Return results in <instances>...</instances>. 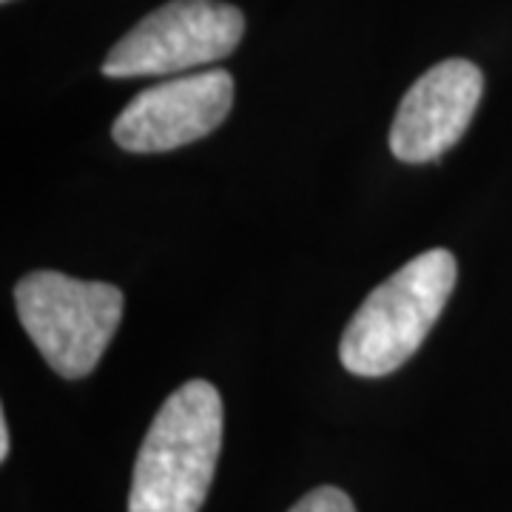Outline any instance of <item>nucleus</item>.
<instances>
[{"label":"nucleus","instance_id":"nucleus-1","mask_svg":"<svg viewBox=\"0 0 512 512\" xmlns=\"http://www.w3.org/2000/svg\"><path fill=\"white\" fill-rule=\"evenodd\" d=\"M222 450V396L205 379L177 387L134 461L128 512H200Z\"/></svg>","mask_w":512,"mask_h":512},{"label":"nucleus","instance_id":"nucleus-2","mask_svg":"<svg viewBox=\"0 0 512 512\" xmlns=\"http://www.w3.org/2000/svg\"><path fill=\"white\" fill-rule=\"evenodd\" d=\"M456 256L447 248L410 259L353 313L339 342V359L353 376H387L421 348L456 288Z\"/></svg>","mask_w":512,"mask_h":512},{"label":"nucleus","instance_id":"nucleus-3","mask_svg":"<svg viewBox=\"0 0 512 512\" xmlns=\"http://www.w3.org/2000/svg\"><path fill=\"white\" fill-rule=\"evenodd\" d=\"M123 291L60 271H35L15 285L23 330L63 379L89 376L123 319Z\"/></svg>","mask_w":512,"mask_h":512},{"label":"nucleus","instance_id":"nucleus-4","mask_svg":"<svg viewBox=\"0 0 512 512\" xmlns=\"http://www.w3.org/2000/svg\"><path fill=\"white\" fill-rule=\"evenodd\" d=\"M245 18L237 6L220 0H171L140 20L114 43L103 60V74L160 77L217 63L242 40Z\"/></svg>","mask_w":512,"mask_h":512},{"label":"nucleus","instance_id":"nucleus-5","mask_svg":"<svg viewBox=\"0 0 512 512\" xmlns=\"http://www.w3.org/2000/svg\"><path fill=\"white\" fill-rule=\"evenodd\" d=\"M234 106V77L225 69L185 74L140 92L111 126L131 154H163L208 137Z\"/></svg>","mask_w":512,"mask_h":512},{"label":"nucleus","instance_id":"nucleus-6","mask_svg":"<svg viewBox=\"0 0 512 512\" xmlns=\"http://www.w3.org/2000/svg\"><path fill=\"white\" fill-rule=\"evenodd\" d=\"M484 92L476 63L450 57L407 89L390 128V151L402 163H430L470 128Z\"/></svg>","mask_w":512,"mask_h":512},{"label":"nucleus","instance_id":"nucleus-7","mask_svg":"<svg viewBox=\"0 0 512 512\" xmlns=\"http://www.w3.org/2000/svg\"><path fill=\"white\" fill-rule=\"evenodd\" d=\"M288 512H356L350 495L339 487H316L302 495Z\"/></svg>","mask_w":512,"mask_h":512},{"label":"nucleus","instance_id":"nucleus-8","mask_svg":"<svg viewBox=\"0 0 512 512\" xmlns=\"http://www.w3.org/2000/svg\"><path fill=\"white\" fill-rule=\"evenodd\" d=\"M9 450H12V439H9V421L6 416H0V461L9 458Z\"/></svg>","mask_w":512,"mask_h":512},{"label":"nucleus","instance_id":"nucleus-9","mask_svg":"<svg viewBox=\"0 0 512 512\" xmlns=\"http://www.w3.org/2000/svg\"><path fill=\"white\" fill-rule=\"evenodd\" d=\"M3 3H12V0H3Z\"/></svg>","mask_w":512,"mask_h":512}]
</instances>
